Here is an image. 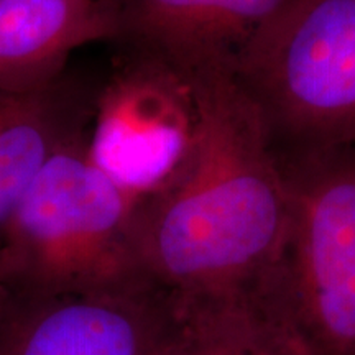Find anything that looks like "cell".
Masks as SVG:
<instances>
[{
	"label": "cell",
	"instance_id": "obj_1",
	"mask_svg": "<svg viewBox=\"0 0 355 355\" xmlns=\"http://www.w3.org/2000/svg\"><path fill=\"white\" fill-rule=\"evenodd\" d=\"M191 74L201 110L193 155L132 212L141 278L170 303L259 285L278 259L288 224L285 175L255 105L230 68Z\"/></svg>",
	"mask_w": 355,
	"mask_h": 355
},
{
	"label": "cell",
	"instance_id": "obj_2",
	"mask_svg": "<svg viewBox=\"0 0 355 355\" xmlns=\"http://www.w3.org/2000/svg\"><path fill=\"white\" fill-rule=\"evenodd\" d=\"M135 199L91 162L87 135L56 153L0 235L12 295L48 298L150 288L132 247Z\"/></svg>",
	"mask_w": 355,
	"mask_h": 355
},
{
	"label": "cell",
	"instance_id": "obj_3",
	"mask_svg": "<svg viewBox=\"0 0 355 355\" xmlns=\"http://www.w3.org/2000/svg\"><path fill=\"white\" fill-rule=\"evenodd\" d=\"M230 71L278 163L355 146V0H290Z\"/></svg>",
	"mask_w": 355,
	"mask_h": 355
},
{
	"label": "cell",
	"instance_id": "obj_4",
	"mask_svg": "<svg viewBox=\"0 0 355 355\" xmlns=\"http://www.w3.org/2000/svg\"><path fill=\"white\" fill-rule=\"evenodd\" d=\"M279 168L286 234L261 290L308 355H355V146Z\"/></svg>",
	"mask_w": 355,
	"mask_h": 355
},
{
	"label": "cell",
	"instance_id": "obj_5",
	"mask_svg": "<svg viewBox=\"0 0 355 355\" xmlns=\"http://www.w3.org/2000/svg\"><path fill=\"white\" fill-rule=\"evenodd\" d=\"M199 125L193 74L158 58L122 51L99 84L87 155L139 201L165 188L188 163Z\"/></svg>",
	"mask_w": 355,
	"mask_h": 355
},
{
	"label": "cell",
	"instance_id": "obj_6",
	"mask_svg": "<svg viewBox=\"0 0 355 355\" xmlns=\"http://www.w3.org/2000/svg\"><path fill=\"white\" fill-rule=\"evenodd\" d=\"M171 304L153 288L26 298L0 316V355H163Z\"/></svg>",
	"mask_w": 355,
	"mask_h": 355
},
{
	"label": "cell",
	"instance_id": "obj_7",
	"mask_svg": "<svg viewBox=\"0 0 355 355\" xmlns=\"http://www.w3.org/2000/svg\"><path fill=\"white\" fill-rule=\"evenodd\" d=\"M122 51L186 73L225 66L290 0H110Z\"/></svg>",
	"mask_w": 355,
	"mask_h": 355
},
{
	"label": "cell",
	"instance_id": "obj_8",
	"mask_svg": "<svg viewBox=\"0 0 355 355\" xmlns=\"http://www.w3.org/2000/svg\"><path fill=\"white\" fill-rule=\"evenodd\" d=\"M99 84L68 69L35 91L0 92V235L43 166L89 133Z\"/></svg>",
	"mask_w": 355,
	"mask_h": 355
},
{
	"label": "cell",
	"instance_id": "obj_9",
	"mask_svg": "<svg viewBox=\"0 0 355 355\" xmlns=\"http://www.w3.org/2000/svg\"><path fill=\"white\" fill-rule=\"evenodd\" d=\"M115 35L110 0H0V92L48 86L73 51Z\"/></svg>",
	"mask_w": 355,
	"mask_h": 355
},
{
	"label": "cell",
	"instance_id": "obj_10",
	"mask_svg": "<svg viewBox=\"0 0 355 355\" xmlns=\"http://www.w3.org/2000/svg\"><path fill=\"white\" fill-rule=\"evenodd\" d=\"M171 304L163 355H308L266 300L248 290Z\"/></svg>",
	"mask_w": 355,
	"mask_h": 355
},
{
	"label": "cell",
	"instance_id": "obj_11",
	"mask_svg": "<svg viewBox=\"0 0 355 355\" xmlns=\"http://www.w3.org/2000/svg\"><path fill=\"white\" fill-rule=\"evenodd\" d=\"M10 296H12V293H10V290H8L6 278H3L2 263H0V316H2V313L6 311L8 301H10Z\"/></svg>",
	"mask_w": 355,
	"mask_h": 355
}]
</instances>
